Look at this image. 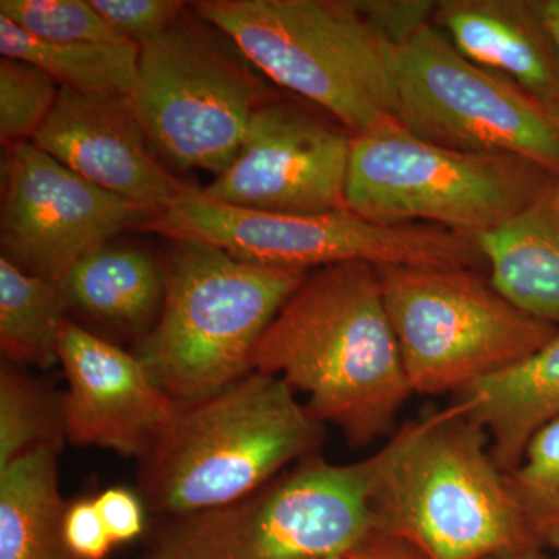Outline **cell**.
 Returning <instances> with one entry per match:
<instances>
[{
  "label": "cell",
  "mask_w": 559,
  "mask_h": 559,
  "mask_svg": "<svg viewBox=\"0 0 559 559\" xmlns=\"http://www.w3.org/2000/svg\"><path fill=\"white\" fill-rule=\"evenodd\" d=\"M252 370L308 396V411L353 448L389 436L414 390L378 270L333 264L307 275L264 331Z\"/></svg>",
  "instance_id": "1"
},
{
  "label": "cell",
  "mask_w": 559,
  "mask_h": 559,
  "mask_svg": "<svg viewBox=\"0 0 559 559\" xmlns=\"http://www.w3.org/2000/svg\"><path fill=\"white\" fill-rule=\"evenodd\" d=\"M367 462L374 533L426 559H491L536 544L487 432L459 403L406 423Z\"/></svg>",
  "instance_id": "2"
},
{
  "label": "cell",
  "mask_w": 559,
  "mask_h": 559,
  "mask_svg": "<svg viewBox=\"0 0 559 559\" xmlns=\"http://www.w3.org/2000/svg\"><path fill=\"white\" fill-rule=\"evenodd\" d=\"M322 423L294 390L252 370L197 403L179 404L143 460L140 488L150 509L175 518L218 509L316 455Z\"/></svg>",
  "instance_id": "3"
},
{
  "label": "cell",
  "mask_w": 559,
  "mask_h": 559,
  "mask_svg": "<svg viewBox=\"0 0 559 559\" xmlns=\"http://www.w3.org/2000/svg\"><path fill=\"white\" fill-rule=\"evenodd\" d=\"M191 9L261 73L353 134L399 121L390 46L355 0H202Z\"/></svg>",
  "instance_id": "4"
},
{
  "label": "cell",
  "mask_w": 559,
  "mask_h": 559,
  "mask_svg": "<svg viewBox=\"0 0 559 559\" xmlns=\"http://www.w3.org/2000/svg\"><path fill=\"white\" fill-rule=\"evenodd\" d=\"M164 272V307L138 356L178 404L209 399L249 374L261 336L307 277L194 241H179Z\"/></svg>",
  "instance_id": "5"
},
{
  "label": "cell",
  "mask_w": 559,
  "mask_h": 559,
  "mask_svg": "<svg viewBox=\"0 0 559 559\" xmlns=\"http://www.w3.org/2000/svg\"><path fill=\"white\" fill-rule=\"evenodd\" d=\"M546 197L543 168L518 157L436 145L400 121L353 135L345 205L373 223L430 221L474 238Z\"/></svg>",
  "instance_id": "6"
},
{
  "label": "cell",
  "mask_w": 559,
  "mask_h": 559,
  "mask_svg": "<svg viewBox=\"0 0 559 559\" xmlns=\"http://www.w3.org/2000/svg\"><path fill=\"white\" fill-rule=\"evenodd\" d=\"M143 230L210 245L242 263L305 272L344 263L471 270L480 257L473 237L444 227L389 226L348 210L290 215L231 207L207 200L198 187Z\"/></svg>",
  "instance_id": "7"
},
{
  "label": "cell",
  "mask_w": 559,
  "mask_h": 559,
  "mask_svg": "<svg viewBox=\"0 0 559 559\" xmlns=\"http://www.w3.org/2000/svg\"><path fill=\"white\" fill-rule=\"evenodd\" d=\"M131 98L162 160L216 178L272 95L240 49L187 9L170 31L140 47Z\"/></svg>",
  "instance_id": "8"
},
{
  "label": "cell",
  "mask_w": 559,
  "mask_h": 559,
  "mask_svg": "<svg viewBox=\"0 0 559 559\" xmlns=\"http://www.w3.org/2000/svg\"><path fill=\"white\" fill-rule=\"evenodd\" d=\"M373 532L369 462L311 455L246 498L176 518L146 559L345 557Z\"/></svg>",
  "instance_id": "9"
},
{
  "label": "cell",
  "mask_w": 559,
  "mask_h": 559,
  "mask_svg": "<svg viewBox=\"0 0 559 559\" xmlns=\"http://www.w3.org/2000/svg\"><path fill=\"white\" fill-rule=\"evenodd\" d=\"M411 388L459 393L528 358L558 326L525 314L463 267H377Z\"/></svg>",
  "instance_id": "10"
},
{
  "label": "cell",
  "mask_w": 559,
  "mask_h": 559,
  "mask_svg": "<svg viewBox=\"0 0 559 559\" xmlns=\"http://www.w3.org/2000/svg\"><path fill=\"white\" fill-rule=\"evenodd\" d=\"M399 121L447 148L500 154L559 171V120L506 76L463 57L439 28L393 55Z\"/></svg>",
  "instance_id": "11"
},
{
  "label": "cell",
  "mask_w": 559,
  "mask_h": 559,
  "mask_svg": "<svg viewBox=\"0 0 559 559\" xmlns=\"http://www.w3.org/2000/svg\"><path fill=\"white\" fill-rule=\"evenodd\" d=\"M153 215L98 189L33 142L11 146L0 242L22 271L62 283L91 252L124 230H143Z\"/></svg>",
  "instance_id": "12"
},
{
  "label": "cell",
  "mask_w": 559,
  "mask_h": 559,
  "mask_svg": "<svg viewBox=\"0 0 559 559\" xmlns=\"http://www.w3.org/2000/svg\"><path fill=\"white\" fill-rule=\"evenodd\" d=\"M352 142L308 110L271 98L253 114L234 162L201 193L261 212H344Z\"/></svg>",
  "instance_id": "13"
},
{
  "label": "cell",
  "mask_w": 559,
  "mask_h": 559,
  "mask_svg": "<svg viewBox=\"0 0 559 559\" xmlns=\"http://www.w3.org/2000/svg\"><path fill=\"white\" fill-rule=\"evenodd\" d=\"M58 358L68 393L62 428L75 444L145 459L171 425L179 404L151 377L139 356L66 320Z\"/></svg>",
  "instance_id": "14"
},
{
  "label": "cell",
  "mask_w": 559,
  "mask_h": 559,
  "mask_svg": "<svg viewBox=\"0 0 559 559\" xmlns=\"http://www.w3.org/2000/svg\"><path fill=\"white\" fill-rule=\"evenodd\" d=\"M32 142L87 182L146 210L153 218L193 189L165 167L131 95L61 90Z\"/></svg>",
  "instance_id": "15"
},
{
  "label": "cell",
  "mask_w": 559,
  "mask_h": 559,
  "mask_svg": "<svg viewBox=\"0 0 559 559\" xmlns=\"http://www.w3.org/2000/svg\"><path fill=\"white\" fill-rule=\"evenodd\" d=\"M433 20L463 57L506 76L559 120V51L543 2L444 0Z\"/></svg>",
  "instance_id": "16"
},
{
  "label": "cell",
  "mask_w": 559,
  "mask_h": 559,
  "mask_svg": "<svg viewBox=\"0 0 559 559\" xmlns=\"http://www.w3.org/2000/svg\"><path fill=\"white\" fill-rule=\"evenodd\" d=\"M455 403L487 432L492 457L509 473L533 437L559 418V330L528 358L459 392Z\"/></svg>",
  "instance_id": "17"
},
{
  "label": "cell",
  "mask_w": 559,
  "mask_h": 559,
  "mask_svg": "<svg viewBox=\"0 0 559 559\" xmlns=\"http://www.w3.org/2000/svg\"><path fill=\"white\" fill-rule=\"evenodd\" d=\"M500 296L532 318L559 329V209L544 198L474 237Z\"/></svg>",
  "instance_id": "18"
},
{
  "label": "cell",
  "mask_w": 559,
  "mask_h": 559,
  "mask_svg": "<svg viewBox=\"0 0 559 559\" xmlns=\"http://www.w3.org/2000/svg\"><path fill=\"white\" fill-rule=\"evenodd\" d=\"M61 288L69 305L128 330L153 329L165 300L164 266L148 253L105 245L80 260Z\"/></svg>",
  "instance_id": "19"
},
{
  "label": "cell",
  "mask_w": 559,
  "mask_h": 559,
  "mask_svg": "<svg viewBox=\"0 0 559 559\" xmlns=\"http://www.w3.org/2000/svg\"><path fill=\"white\" fill-rule=\"evenodd\" d=\"M57 451L39 447L0 469V559H76L62 535Z\"/></svg>",
  "instance_id": "20"
},
{
  "label": "cell",
  "mask_w": 559,
  "mask_h": 559,
  "mask_svg": "<svg viewBox=\"0 0 559 559\" xmlns=\"http://www.w3.org/2000/svg\"><path fill=\"white\" fill-rule=\"evenodd\" d=\"M3 58L36 66L61 90L81 95H132L140 47L135 44H60L36 38L0 17Z\"/></svg>",
  "instance_id": "21"
},
{
  "label": "cell",
  "mask_w": 559,
  "mask_h": 559,
  "mask_svg": "<svg viewBox=\"0 0 559 559\" xmlns=\"http://www.w3.org/2000/svg\"><path fill=\"white\" fill-rule=\"evenodd\" d=\"M69 307L60 283L22 271L0 257V347L14 362L49 369Z\"/></svg>",
  "instance_id": "22"
},
{
  "label": "cell",
  "mask_w": 559,
  "mask_h": 559,
  "mask_svg": "<svg viewBox=\"0 0 559 559\" xmlns=\"http://www.w3.org/2000/svg\"><path fill=\"white\" fill-rule=\"evenodd\" d=\"M506 476L530 535L559 549V418L533 437Z\"/></svg>",
  "instance_id": "23"
},
{
  "label": "cell",
  "mask_w": 559,
  "mask_h": 559,
  "mask_svg": "<svg viewBox=\"0 0 559 559\" xmlns=\"http://www.w3.org/2000/svg\"><path fill=\"white\" fill-rule=\"evenodd\" d=\"M61 404L31 378L3 366L0 371V469L39 447H60Z\"/></svg>",
  "instance_id": "24"
},
{
  "label": "cell",
  "mask_w": 559,
  "mask_h": 559,
  "mask_svg": "<svg viewBox=\"0 0 559 559\" xmlns=\"http://www.w3.org/2000/svg\"><path fill=\"white\" fill-rule=\"evenodd\" d=\"M0 17L36 38L60 44H131L91 0H2Z\"/></svg>",
  "instance_id": "25"
},
{
  "label": "cell",
  "mask_w": 559,
  "mask_h": 559,
  "mask_svg": "<svg viewBox=\"0 0 559 559\" xmlns=\"http://www.w3.org/2000/svg\"><path fill=\"white\" fill-rule=\"evenodd\" d=\"M49 73L20 60H0V139L3 145L32 142L60 97Z\"/></svg>",
  "instance_id": "26"
},
{
  "label": "cell",
  "mask_w": 559,
  "mask_h": 559,
  "mask_svg": "<svg viewBox=\"0 0 559 559\" xmlns=\"http://www.w3.org/2000/svg\"><path fill=\"white\" fill-rule=\"evenodd\" d=\"M91 3L114 31L139 47L170 31L189 9L179 0H91Z\"/></svg>",
  "instance_id": "27"
},
{
  "label": "cell",
  "mask_w": 559,
  "mask_h": 559,
  "mask_svg": "<svg viewBox=\"0 0 559 559\" xmlns=\"http://www.w3.org/2000/svg\"><path fill=\"white\" fill-rule=\"evenodd\" d=\"M356 9L371 28L392 47L409 43L436 16L430 0H355Z\"/></svg>",
  "instance_id": "28"
},
{
  "label": "cell",
  "mask_w": 559,
  "mask_h": 559,
  "mask_svg": "<svg viewBox=\"0 0 559 559\" xmlns=\"http://www.w3.org/2000/svg\"><path fill=\"white\" fill-rule=\"evenodd\" d=\"M62 535L70 554L76 559H103L114 544L95 500L83 499L68 506Z\"/></svg>",
  "instance_id": "29"
},
{
  "label": "cell",
  "mask_w": 559,
  "mask_h": 559,
  "mask_svg": "<svg viewBox=\"0 0 559 559\" xmlns=\"http://www.w3.org/2000/svg\"><path fill=\"white\" fill-rule=\"evenodd\" d=\"M94 500L114 544L138 538L143 532V525H145L143 506L130 489L120 487L105 489Z\"/></svg>",
  "instance_id": "30"
},
{
  "label": "cell",
  "mask_w": 559,
  "mask_h": 559,
  "mask_svg": "<svg viewBox=\"0 0 559 559\" xmlns=\"http://www.w3.org/2000/svg\"><path fill=\"white\" fill-rule=\"evenodd\" d=\"M344 559H409L403 551L393 549V538L381 535V533H371L369 538Z\"/></svg>",
  "instance_id": "31"
},
{
  "label": "cell",
  "mask_w": 559,
  "mask_h": 559,
  "mask_svg": "<svg viewBox=\"0 0 559 559\" xmlns=\"http://www.w3.org/2000/svg\"><path fill=\"white\" fill-rule=\"evenodd\" d=\"M543 13L559 51V0H544Z\"/></svg>",
  "instance_id": "32"
},
{
  "label": "cell",
  "mask_w": 559,
  "mask_h": 559,
  "mask_svg": "<svg viewBox=\"0 0 559 559\" xmlns=\"http://www.w3.org/2000/svg\"><path fill=\"white\" fill-rule=\"evenodd\" d=\"M310 559H344V557H334V558H310Z\"/></svg>",
  "instance_id": "33"
},
{
  "label": "cell",
  "mask_w": 559,
  "mask_h": 559,
  "mask_svg": "<svg viewBox=\"0 0 559 559\" xmlns=\"http://www.w3.org/2000/svg\"><path fill=\"white\" fill-rule=\"evenodd\" d=\"M491 559H506V558H491ZM554 559H559V555L557 558H554Z\"/></svg>",
  "instance_id": "34"
},
{
  "label": "cell",
  "mask_w": 559,
  "mask_h": 559,
  "mask_svg": "<svg viewBox=\"0 0 559 559\" xmlns=\"http://www.w3.org/2000/svg\"><path fill=\"white\" fill-rule=\"evenodd\" d=\"M557 204H558V209H559V198H558V200H557Z\"/></svg>",
  "instance_id": "35"
}]
</instances>
